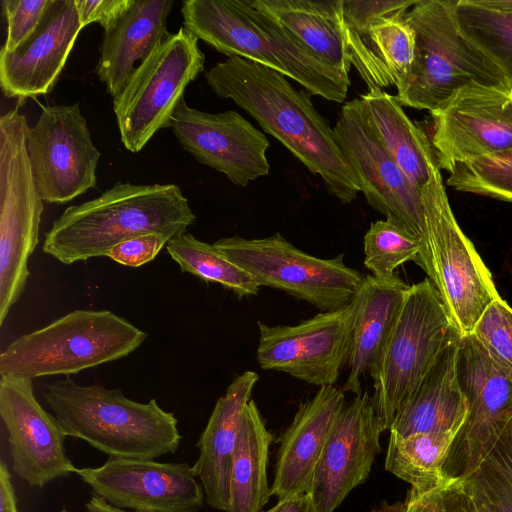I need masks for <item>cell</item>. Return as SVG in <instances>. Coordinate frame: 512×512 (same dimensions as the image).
I'll use <instances>...</instances> for the list:
<instances>
[{
  "label": "cell",
  "instance_id": "obj_1",
  "mask_svg": "<svg viewBox=\"0 0 512 512\" xmlns=\"http://www.w3.org/2000/svg\"><path fill=\"white\" fill-rule=\"evenodd\" d=\"M211 90L247 112L261 129L284 145L329 194L350 203L358 182L335 139L333 128L305 89H296L276 70L238 56L227 57L204 74Z\"/></svg>",
  "mask_w": 512,
  "mask_h": 512
},
{
  "label": "cell",
  "instance_id": "obj_2",
  "mask_svg": "<svg viewBox=\"0 0 512 512\" xmlns=\"http://www.w3.org/2000/svg\"><path fill=\"white\" fill-rule=\"evenodd\" d=\"M195 215L175 184L117 182L98 197L68 207L45 233L43 251L63 264L108 256L128 239L186 232Z\"/></svg>",
  "mask_w": 512,
  "mask_h": 512
},
{
  "label": "cell",
  "instance_id": "obj_3",
  "mask_svg": "<svg viewBox=\"0 0 512 512\" xmlns=\"http://www.w3.org/2000/svg\"><path fill=\"white\" fill-rule=\"evenodd\" d=\"M184 28L217 51L257 62L297 82L310 95L342 103L350 79L306 50L252 0H186Z\"/></svg>",
  "mask_w": 512,
  "mask_h": 512
},
{
  "label": "cell",
  "instance_id": "obj_4",
  "mask_svg": "<svg viewBox=\"0 0 512 512\" xmlns=\"http://www.w3.org/2000/svg\"><path fill=\"white\" fill-rule=\"evenodd\" d=\"M44 399L66 436L109 457L155 459L179 447L178 420L155 399L139 403L119 389L79 385L69 376L46 385Z\"/></svg>",
  "mask_w": 512,
  "mask_h": 512
},
{
  "label": "cell",
  "instance_id": "obj_5",
  "mask_svg": "<svg viewBox=\"0 0 512 512\" xmlns=\"http://www.w3.org/2000/svg\"><path fill=\"white\" fill-rule=\"evenodd\" d=\"M146 338L109 310H75L8 344L0 354V375L33 380L77 374L128 356Z\"/></svg>",
  "mask_w": 512,
  "mask_h": 512
},
{
  "label": "cell",
  "instance_id": "obj_6",
  "mask_svg": "<svg viewBox=\"0 0 512 512\" xmlns=\"http://www.w3.org/2000/svg\"><path fill=\"white\" fill-rule=\"evenodd\" d=\"M454 2L417 0L405 14L415 32V57L395 95L402 106L431 113L470 82L509 87L497 67L459 31Z\"/></svg>",
  "mask_w": 512,
  "mask_h": 512
},
{
  "label": "cell",
  "instance_id": "obj_7",
  "mask_svg": "<svg viewBox=\"0 0 512 512\" xmlns=\"http://www.w3.org/2000/svg\"><path fill=\"white\" fill-rule=\"evenodd\" d=\"M458 333L429 278L409 287L393 330L369 370L382 431L390 430L447 342Z\"/></svg>",
  "mask_w": 512,
  "mask_h": 512
},
{
  "label": "cell",
  "instance_id": "obj_8",
  "mask_svg": "<svg viewBox=\"0 0 512 512\" xmlns=\"http://www.w3.org/2000/svg\"><path fill=\"white\" fill-rule=\"evenodd\" d=\"M29 128L17 109L0 117V325L25 289L39 240L43 199L28 155Z\"/></svg>",
  "mask_w": 512,
  "mask_h": 512
},
{
  "label": "cell",
  "instance_id": "obj_9",
  "mask_svg": "<svg viewBox=\"0 0 512 512\" xmlns=\"http://www.w3.org/2000/svg\"><path fill=\"white\" fill-rule=\"evenodd\" d=\"M213 245L247 271L260 287L282 290L322 312L350 304L365 278L344 263L343 253L330 259L318 258L298 249L278 232L256 239L235 235Z\"/></svg>",
  "mask_w": 512,
  "mask_h": 512
},
{
  "label": "cell",
  "instance_id": "obj_10",
  "mask_svg": "<svg viewBox=\"0 0 512 512\" xmlns=\"http://www.w3.org/2000/svg\"><path fill=\"white\" fill-rule=\"evenodd\" d=\"M198 40L180 27L136 68L113 98L120 139L130 152H140L158 130L169 127L186 87L203 72L205 55Z\"/></svg>",
  "mask_w": 512,
  "mask_h": 512
},
{
  "label": "cell",
  "instance_id": "obj_11",
  "mask_svg": "<svg viewBox=\"0 0 512 512\" xmlns=\"http://www.w3.org/2000/svg\"><path fill=\"white\" fill-rule=\"evenodd\" d=\"M421 195L433 272L430 281L457 331L471 334L486 308L500 296L489 269L456 221L441 173Z\"/></svg>",
  "mask_w": 512,
  "mask_h": 512
},
{
  "label": "cell",
  "instance_id": "obj_12",
  "mask_svg": "<svg viewBox=\"0 0 512 512\" xmlns=\"http://www.w3.org/2000/svg\"><path fill=\"white\" fill-rule=\"evenodd\" d=\"M333 130L360 192L370 207L420 240L422 251L415 263L431 280L433 272L422 195L366 125L359 98L342 106Z\"/></svg>",
  "mask_w": 512,
  "mask_h": 512
},
{
  "label": "cell",
  "instance_id": "obj_13",
  "mask_svg": "<svg viewBox=\"0 0 512 512\" xmlns=\"http://www.w3.org/2000/svg\"><path fill=\"white\" fill-rule=\"evenodd\" d=\"M457 374L468 414L444 466L447 479L471 475L512 420V373L472 333L460 336Z\"/></svg>",
  "mask_w": 512,
  "mask_h": 512
},
{
  "label": "cell",
  "instance_id": "obj_14",
  "mask_svg": "<svg viewBox=\"0 0 512 512\" xmlns=\"http://www.w3.org/2000/svg\"><path fill=\"white\" fill-rule=\"evenodd\" d=\"M27 149L43 201L64 204L96 186L100 152L79 103L44 107Z\"/></svg>",
  "mask_w": 512,
  "mask_h": 512
},
{
  "label": "cell",
  "instance_id": "obj_15",
  "mask_svg": "<svg viewBox=\"0 0 512 512\" xmlns=\"http://www.w3.org/2000/svg\"><path fill=\"white\" fill-rule=\"evenodd\" d=\"M354 315L353 300L296 325L269 326L258 321L259 366L318 387L334 385L348 361Z\"/></svg>",
  "mask_w": 512,
  "mask_h": 512
},
{
  "label": "cell",
  "instance_id": "obj_16",
  "mask_svg": "<svg viewBox=\"0 0 512 512\" xmlns=\"http://www.w3.org/2000/svg\"><path fill=\"white\" fill-rule=\"evenodd\" d=\"M430 137L439 168L512 148V89L470 82L437 110Z\"/></svg>",
  "mask_w": 512,
  "mask_h": 512
},
{
  "label": "cell",
  "instance_id": "obj_17",
  "mask_svg": "<svg viewBox=\"0 0 512 512\" xmlns=\"http://www.w3.org/2000/svg\"><path fill=\"white\" fill-rule=\"evenodd\" d=\"M417 0H342L352 67L368 89L407 80L415 57V32L405 14Z\"/></svg>",
  "mask_w": 512,
  "mask_h": 512
},
{
  "label": "cell",
  "instance_id": "obj_18",
  "mask_svg": "<svg viewBox=\"0 0 512 512\" xmlns=\"http://www.w3.org/2000/svg\"><path fill=\"white\" fill-rule=\"evenodd\" d=\"M75 473L94 494L117 508L140 512H198L205 494L187 463L108 457Z\"/></svg>",
  "mask_w": 512,
  "mask_h": 512
},
{
  "label": "cell",
  "instance_id": "obj_19",
  "mask_svg": "<svg viewBox=\"0 0 512 512\" xmlns=\"http://www.w3.org/2000/svg\"><path fill=\"white\" fill-rule=\"evenodd\" d=\"M169 127L199 163L223 173L236 186L269 175L268 138L233 110L208 113L181 99Z\"/></svg>",
  "mask_w": 512,
  "mask_h": 512
},
{
  "label": "cell",
  "instance_id": "obj_20",
  "mask_svg": "<svg viewBox=\"0 0 512 512\" xmlns=\"http://www.w3.org/2000/svg\"><path fill=\"white\" fill-rule=\"evenodd\" d=\"M0 416L8 433L14 472L31 487L75 473L66 434L59 421L35 398L32 379L0 375Z\"/></svg>",
  "mask_w": 512,
  "mask_h": 512
},
{
  "label": "cell",
  "instance_id": "obj_21",
  "mask_svg": "<svg viewBox=\"0 0 512 512\" xmlns=\"http://www.w3.org/2000/svg\"><path fill=\"white\" fill-rule=\"evenodd\" d=\"M382 432L368 391L345 402L330 429L308 492L316 512H334L366 481L381 451Z\"/></svg>",
  "mask_w": 512,
  "mask_h": 512
},
{
  "label": "cell",
  "instance_id": "obj_22",
  "mask_svg": "<svg viewBox=\"0 0 512 512\" xmlns=\"http://www.w3.org/2000/svg\"><path fill=\"white\" fill-rule=\"evenodd\" d=\"M75 0H50L35 32L15 51H0V85L23 101L49 93L81 31Z\"/></svg>",
  "mask_w": 512,
  "mask_h": 512
},
{
  "label": "cell",
  "instance_id": "obj_23",
  "mask_svg": "<svg viewBox=\"0 0 512 512\" xmlns=\"http://www.w3.org/2000/svg\"><path fill=\"white\" fill-rule=\"evenodd\" d=\"M342 388L319 387L316 394L302 402L280 443L271 495L283 500L308 493L314 471L333 422L345 404Z\"/></svg>",
  "mask_w": 512,
  "mask_h": 512
},
{
  "label": "cell",
  "instance_id": "obj_24",
  "mask_svg": "<svg viewBox=\"0 0 512 512\" xmlns=\"http://www.w3.org/2000/svg\"><path fill=\"white\" fill-rule=\"evenodd\" d=\"M259 379L246 371L235 378L216 402L197 442L199 456L192 466L207 504L227 512L230 501L232 459L244 410Z\"/></svg>",
  "mask_w": 512,
  "mask_h": 512
},
{
  "label": "cell",
  "instance_id": "obj_25",
  "mask_svg": "<svg viewBox=\"0 0 512 512\" xmlns=\"http://www.w3.org/2000/svg\"><path fill=\"white\" fill-rule=\"evenodd\" d=\"M172 0H134L119 19L104 30L96 74L114 98L136 68L170 36L167 19Z\"/></svg>",
  "mask_w": 512,
  "mask_h": 512
},
{
  "label": "cell",
  "instance_id": "obj_26",
  "mask_svg": "<svg viewBox=\"0 0 512 512\" xmlns=\"http://www.w3.org/2000/svg\"><path fill=\"white\" fill-rule=\"evenodd\" d=\"M460 336L458 333L447 342L414 395L396 415L390 433L401 437L417 433L457 436L468 414L457 374Z\"/></svg>",
  "mask_w": 512,
  "mask_h": 512
},
{
  "label": "cell",
  "instance_id": "obj_27",
  "mask_svg": "<svg viewBox=\"0 0 512 512\" xmlns=\"http://www.w3.org/2000/svg\"><path fill=\"white\" fill-rule=\"evenodd\" d=\"M410 285L398 274L366 275L356 295L355 315L344 392L361 394V379L379 358L402 309Z\"/></svg>",
  "mask_w": 512,
  "mask_h": 512
},
{
  "label": "cell",
  "instance_id": "obj_28",
  "mask_svg": "<svg viewBox=\"0 0 512 512\" xmlns=\"http://www.w3.org/2000/svg\"><path fill=\"white\" fill-rule=\"evenodd\" d=\"M362 117L376 140L411 183L422 193L441 173L430 137L380 88L360 95Z\"/></svg>",
  "mask_w": 512,
  "mask_h": 512
},
{
  "label": "cell",
  "instance_id": "obj_29",
  "mask_svg": "<svg viewBox=\"0 0 512 512\" xmlns=\"http://www.w3.org/2000/svg\"><path fill=\"white\" fill-rule=\"evenodd\" d=\"M253 5L276 20L306 50L344 78L351 60L342 0H252Z\"/></svg>",
  "mask_w": 512,
  "mask_h": 512
},
{
  "label": "cell",
  "instance_id": "obj_30",
  "mask_svg": "<svg viewBox=\"0 0 512 512\" xmlns=\"http://www.w3.org/2000/svg\"><path fill=\"white\" fill-rule=\"evenodd\" d=\"M274 441L254 400L247 404L239 427L230 475L227 512H261L268 503L267 464Z\"/></svg>",
  "mask_w": 512,
  "mask_h": 512
},
{
  "label": "cell",
  "instance_id": "obj_31",
  "mask_svg": "<svg viewBox=\"0 0 512 512\" xmlns=\"http://www.w3.org/2000/svg\"><path fill=\"white\" fill-rule=\"evenodd\" d=\"M464 38L505 77L512 89V0H455Z\"/></svg>",
  "mask_w": 512,
  "mask_h": 512
},
{
  "label": "cell",
  "instance_id": "obj_32",
  "mask_svg": "<svg viewBox=\"0 0 512 512\" xmlns=\"http://www.w3.org/2000/svg\"><path fill=\"white\" fill-rule=\"evenodd\" d=\"M456 436L417 433L401 437L390 433L385 469L411 485L410 491L432 490L447 478L444 466Z\"/></svg>",
  "mask_w": 512,
  "mask_h": 512
},
{
  "label": "cell",
  "instance_id": "obj_33",
  "mask_svg": "<svg viewBox=\"0 0 512 512\" xmlns=\"http://www.w3.org/2000/svg\"><path fill=\"white\" fill-rule=\"evenodd\" d=\"M166 249L182 272L218 283L240 297L253 296L259 291L260 286L247 271L219 252L213 244L202 242L190 233L170 239Z\"/></svg>",
  "mask_w": 512,
  "mask_h": 512
},
{
  "label": "cell",
  "instance_id": "obj_34",
  "mask_svg": "<svg viewBox=\"0 0 512 512\" xmlns=\"http://www.w3.org/2000/svg\"><path fill=\"white\" fill-rule=\"evenodd\" d=\"M364 266L377 278L395 274L408 261H416L422 245L418 237L390 221L377 220L364 235Z\"/></svg>",
  "mask_w": 512,
  "mask_h": 512
},
{
  "label": "cell",
  "instance_id": "obj_35",
  "mask_svg": "<svg viewBox=\"0 0 512 512\" xmlns=\"http://www.w3.org/2000/svg\"><path fill=\"white\" fill-rule=\"evenodd\" d=\"M449 174L457 191L512 203V148L457 163Z\"/></svg>",
  "mask_w": 512,
  "mask_h": 512
},
{
  "label": "cell",
  "instance_id": "obj_36",
  "mask_svg": "<svg viewBox=\"0 0 512 512\" xmlns=\"http://www.w3.org/2000/svg\"><path fill=\"white\" fill-rule=\"evenodd\" d=\"M472 334L500 366L512 373V308L501 297L486 308Z\"/></svg>",
  "mask_w": 512,
  "mask_h": 512
},
{
  "label": "cell",
  "instance_id": "obj_37",
  "mask_svg": "<svg viewBox=\"0 0 512 512\" xmlns=\"http://www.w3.org/2000/svg\"><path fill=\"white\" fill-rule=\"evenodd\" d=\"M49 3L50 0H3L7 30L1 50L12 52L20 47L39 26Z\"/></svg>",
  "mask_w": 512,
  "mask_h": 512
},
{
  "label": "cell",
  "instance_id": "obj_38",
  "mask_svg": "<svg viewBox=\"0 0 512 512\" xmlns=\"http://www.w3.org/2000/svg\"><path fill=\"white\" fill-rule=\"evenodd\" d=\"M405 512H468L463 479H447L423 493L409 490Z\"/></svg>",
  "mask_w": 512,
  "mask_h": 512
},
{
  "label": "cell",
  "instance_id": "obj_39",
  "mask_svg": "<svg viewBox=\"0 0 512 512\" xmlns=\"http://www.w3.org/2000/svg\"><path fill=\"white\" fill-rule=\"evenodd\" d=\"M477 468L492 478L512 501V434L510 423Z\"/></svg>",
  "mask_w": 512,
  "mask_h": 512
},
{
  "label": "cell",
  "instance_id": "obj_40",
  "mask_svg": "<svg viewBox=\"0 0 512 512\" xmlns=\"http://www.w3.org/2000/svg\"><path fill=\"white\" fill-rule=\"evenodd\" d=\"M169 240L161 234L131 238L114 246L107 257L128 267H139L153 260Z\"/></svg>",
  "mask_w": 512,
  "mask_h": 512
},
{
  "label": "cell",
  "instance_id": "obj_41",
  "mask_svg": "<svg viewBox=\"0 0 512 512\" xmlns=\"http://www.w3.org/2000/svg\"><path fill=\"white\" fill-rule=\"evenodd\" d=\"M134 0H75L82 28L93 22L103 30L113 25Z\"/></svg>",
  "mask_w": 512,
  "mask_h": 512
},
{
  "label": "cell",
  "instance_id": "obj_42",
  "mask_svg": "<svg viewBox=\"0 0 512 512\" xmlns=\"http://www.w3.org/2000/svg\"><path fill=\"white\" fill-rule=\"evenodd\" d=\"M468 512H496L484 491L471 479H463Z\"/></svg>",
  "mask_w": 512,
  "mask_h": 512
},
{
  "label": "cell",
  "instance_id": "obj_43",
  "mask_svg": "<svg viewBox=\"0 0 512 512\" xmlns=\"http://www.w3.org/2000/svg\"><path fill=\"white\" fill-rule=\"evenodd\" d=\"M0 512H18L11 474L4 461L0 464Z\"/></svg>",
  "mask_w": 512,
  "mask_h": 512
},
{
  "label": "cell",
  "instance_id": "obj_44",
  "mask_svg": "<svg viewBox=\"0 0 512 512\" xmlns=\"http://www.w3.org/2000/svg\"><path fill=\"white\" fill-rule=\"evenodd\" d=\"M264 512H316L312 498L309 493L295 495L283 500H278L267 511Z\"/></svg>",
  "mask_w": 512,
  "mask_h": 512
},
{
  "label": "cell",
  "instance_id": "obj_45",
  "mask_svg": "<svg viewBox=\"0 0 512 512\" xmlns=\"http://www.w3.org/2000/svg\"><path fill=\"white\" fill-rule=\"evenodd\" d=\"M86 510L88 512H130L123 510L121 508H117L107 501L94 494L89 501L85 504ZM131 512H140V511H131Z\"/></svg>",
  "mask_w": 512,
  "mask_h": 512
},
{
  "label": "cell",
  "instance_id": "obj_46",
  "mask_svg": "<svg viewBox=\"0 0 512 512\" xmlns=\"http://www.w3.org/2000/svg\"><path fill=\"white\" fill-rule=\"evenodd\" d=\"M406 510V502H394L392 504L387 503L386 501H382V503L374 508L371 512H405Z\"/></svg>",
  "mask_w": 512,
  "mask_h": 512
},
{
  "label": "cell",
  "instance_id": "obj_47",
  "mask_svg": "<svg viewBox=\"0 0 512 512\" xmlns=\"http://www.w3.org/2000/svg\"><path fill=\"white\" fill-rule=\"evenodd\" d=\"M510 430H511V434H512V420L510 422Z\"/></svg>",
  "mask_w": 512,
  "mask_h": 512
},
{
  "label": "cell",
  "instance_id": "obj_48",
  "mask_svg": "<svg viewBox=\"0 0 512 512\" xmlns=\"http://www.w3.org/2000/svg\"><path fill=\"white\" fill-rule=\"evenodd\" d=\"M60 512H68L66 509H62Z\"/></svg>",
  "mask_w": 512,
  "mask_h": 512
}]
</instances>
